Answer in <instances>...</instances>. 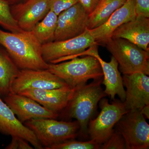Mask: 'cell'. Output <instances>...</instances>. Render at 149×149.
I'll return each mask as SVG.
<instances>
[{"label":"cell","mask_w":149,"mask_h":149,"mask_svg":"<svg viewBox=\"0 0 149 149\" xmlns=\"http://www.w3.org/2000/svg\"><path fill=\"white\" fill-rule=\"evenodd\" d=\"M0 46L19 69H48L49 64L42 56V45L31 31L13 32L0 29Z\"/></svg>","instance_id":"6da1fadb"},{"label":"cell","mask_w":149,"mask_h":149,"mask_svg":"<svg viewBox=\"0 0 149 149\" xmlns=\"http://www.w3.org/2000/svg\"><path fill=\"white\" fill-rule=\"evenodd\" d=\"M103 78L93 80L89 84L75 88L65 109L69 118L76 119L80 125V133L88 134V124L97 110L99 102L107 95L101 87Z\"/></svg>","instance_id":"7a4b0ae2"},{"label":"cell","mask_w":149,"mask_h":149,"mask_svg":"<svg viewBox=\"0 0 149 149\" xmlns=\"http://www.w3.org/2000/svg\"><path fill=\"white\" fill-rule=\"evenodd\" d=\"M47 70L72 88L86 84L88 80H99L103 77L98 61L95 57L89 55L74 58L66 62L49 64Z\"/></svg>","instance_id":"3957f363"},{"label":"cell","mask_w":149,"mask_h":149,"mask_svg":"<svg viewBox=\"0 0 149 149\" xmlns=\"http://www.w3.org/2000/svg\"><path fill=\"white\" fill-rule=\"evenodd\" d=\"M24 124L35 133L45 149L75 139L80 133V125L77 120L59 121L53 118L32 119Z\"/></svg>","instance_id":"277c9868"},{"label":"cell","mask_w":149,"mask_h":149,"mask_svg":"<svg viewBox=\"0 0 149 149\" xmlns=\"http://www.w3.org/2000/svg\"><path fill=\"white\" fill-rule=\"evenodd\" d=\"M123 74L141 72L149 74V51L122 38L110 39L105 44Z\"/></svg>","instance_id":"5b68a950"},{"label":"cell","mask_w":149,"mask_h":149,"mask_svg":"<svg viewBox=\"0 0 149 149\" xmlns=\"http://www.w3.org/2000/svg\"><path fill=\"white\" fill-rule=\"evenodd\" d=\"M113 100L109 103L107 99H102L100 103V112L96 118L91 119L88 124V134L91 139L100 145L109 138L116 123L129 111L123 102Z\"/></svg>","instance_id":"8992f818"},{"label":"cell","mask_w":149,"mask_h":149,"mask_svg":"<svg viewBox=\"0 0 149 149\" xmlns=\"http://www.w3.org/2000/svg\"><path fill=\"white\" fill-rule=\"evenodd\" d=\"M95 45H99L87 29L83 34L74 38L42 45V56L48 64L57 63L78 57Z\"/></svg>","instance_id":"52a82bcc"},{"label":"cell","mask_w":149,"mask_h":149,"mask_svg":"<svg viewBox=\"0 0 149 149\" xmlns=\"http://www.w3.org/2000/svg\"><path fill=\"white\" fill-rule=\"evenodd\" d=\"M115 126L125 140L126 149L149 148V125L140 109L128 111Z\"/></svg>","instance_id":"ba28073f"},{"label":"cell","mask_w":149,"mask_h":149,"mask_svg":"<svg viewBox=\"0 0 149 149\" xmlns=\"http://www.w3.org/2000/svg\"><path fill=\"white\" fill-rule=\"evenodd\" d=\"M67 86L64 80L47 69L20 70L12 85L11 93L18 94L28 89H54Z\"/></svg>","instance_id":"9c48e42d"},{"label":"cell","mask_w":149,"mask_h":149,"mask_svg":"<svg viewBox=\"0 0 149 149\" xmlns=\"http://www.w3.org/2000/svg\"><path fill=\"white\" fill-rule=\"evenodd\" d=\"M89 14L80 3L63 11L58 16L57 25L54 41L74 38L88 29Z\"/></svg>","instance_id":"30bf717a"},{"label":"cell","mask_w":149,"mask_h":149,"mask_svg":"<svg viewBox=\"0 0 149 149\" xmlns=\"http://www.w3.org/2000/svg\"><path fill=\"white\" fill-rule=\"evenodd\" d=\"M3 98L17 118L23 124L32 119L58 117V113L47 109L26 96L10 93Z\"/></svg>","instance_id":"8fae6325"},{"label":"cell","mask_w":149,"mask_h":149,"mask_svg":"<svg viewBox=\"0 0 149 149\" xmlns=\"http://www.w3.org/2000/svg\"><path fill=\"white\" fill-rule=\"evenodd\" d=\"M98 45H95L84 51L80 56L89 55L95 57L98 61L101 66L103 78L102 83L105 87L104 92L111 100L115 99L117 95L121 101L124 102L125 99V90L123 85V80L118 70V65L115 58L112 56L110 61H104L99 55L98 50Z\"/></svg>","instance_id":"7c38bea8"},{"label":"cell","mask_w":149,"mask_h":149,"mask_svg":"<svg viewBox=\"0 0 149 149\" xmlns=\"http://www.w3.org/2000/svg\"><path fill=\"white\" fill-rule=\"evenodd\" d=\"M50 10L49 0H25L10 6L11 13L22 30L30 31Z\"/></svg>","instance_id":"4fadbf2b"},{"label":"cell","mask_w":149,"mask_h":149,"mask_svg":"<svg viewBox=\"0 0 149 149\" xmlns=\"http://www.w3.org/2000/svg\"><path fill=\"white\" fill-rule=\"evenodd\" d=\"M123 85L126 88L123 102L128 110L141 109L149 105V77L141 72L123 74Z\"/></svg>","instance_id":"5bb4252c"},{"label":"cell","mask_w":149,"mask_h":149,"mask_svg":"<svg viewBox=\"0 0 149 149\" xmlns=\"http://www.w3.org/2000/svg\"><path fill=\"white\" fill-rule=\"evenodd\" d=\"M137 16L135 0H127L116 10L105 22L99 27L89 29L92 37L98 45H105L111 39L113 33L120 25L135 19Z\"/></svg>","instance_id":"9a60e30c"},{"label":"cell","mask_w":149,"mask_h":149,"mask_svg":"<svg viewBox=\"0 0 149 149\" xmlns=\"http://www.w3.org/2000/svg\"><path fill=\"white\" fill-rule=\"evenodd\" d=\"M75 88L67 86L54 89H28L18 94L33 99L47 109L58 113L67 106Z\"/></svg>","instance_id":"2e32d148"},{"label":"cell","mask_w":149,"mask_h":149,"mask_svg":"<svg viewBox=\"0 0 149 149\" xmlns=\"http://www.w3.org/2000/svg\"><path fill=\"white\" fill-rule=\"evenodd\" d=\"M0 133L26 140L35 149L44 148L32 130L18 120L0 97Z\"/></svg>","instance_id":"e0dca14e"},{"label":"cell","mask_w":149,"mask_h":149,"mask_svg":"<svg viewBox=\"0 0 149 149\" xmlns=\"http://www.w3.org/2000/svg\"><path fill=\"white\" fill-rule=\"evenodd\" d=\"M112 38H122L149 51V17L137 15L136 18L120 25L114 31Z\"/></svg>","instance_id":"ac0fdd59"},{"label":"cell","mask_w":149,"mask_h":149,"mask_svg":"<svg viewBox=\"0 0 149 149\" xmlns=\"http://www.w3.org/2000/svg\"><path fill=\"white\" fill-rule=\"evenodd\" d=\"M20 69L6 51L0 46V97L11 93V86Z\"/></svg>","instance_id":"d6986e66"},{"label":"cell","mask_w":149,"mask_h":149,"mask_svg":"<svg viewBox=\"0 0 149 149\" xmlns=\"http://www.w3.org/2000/svg\"><path fill=\"white\" fill-rule=\"evenodd\" d=\"M127 0H100L94 10L89 15L88 29L99 27L108 20L116 10Z\"/></svg>","instance_id":"ffe728a7"},{"label":"cell","mask_w":149,"mask_h":149,"mask_svg":"<svg viewBox=\"0 0 149 149\" xmlns=\"http://www.w3.org/2000/svg\"><path fill=\"white\" fill-rule=\"evenodd\" d=\"M57 19L58 15L50 10L45 17L30 31L41 45L54 41Z\"/></svg>","instance_id":"44dd1931"},{"label":"cell","mask_w":149,"mask_h":149,"mask_svg":"<svg viewBox=\"0 0 149 149\" xmlns=\"http://www.w3.org/2000/svg\"><path fill=\"white\" fill-rule=\"evenodd\" d=\"M0 26L9 32H18L23 31L19 28L13 17L10 6L3 0H0Z\"/></svg>","instance_id":"7402d4cb"},{"label":"cell","mask_w":149,"mask_h":149,"mask_svg":"<svg viewBox=\"0 0 149 149\" xmlns=\"http://www.w3.org/2000/svg\"><path fill=\"white\" fill-rule=\"evenodd\" d=\"M100 146L92 139L88 141H76L73 139L54 145L49 149H98Z\"/></svg>","instance_id":"603a6c76"},{"label":"cell","mask_w":149,"mask_h":149,"mask_svg":"<svg viewBox=\"0 0 149 149\" xmlns=\"http://www.w3.org/2000/svg\"><path fill=\"white\" fill-rule=\"evenodd\" d=\"M100 149H126V145L122 135L114 129L109 138L101 145Z\"/></svg>","instance_id":"cb8c5ba5"},{"label":"cell","mask_w":149,"mask_h":149,"mask_svg":"<svg viewBox=\"0 0 149 149\" xmlns=\"http://www.w3.org/2000/svg\"><path fill=\"white\" fill-rule=\"evenodd\" d=\"M78 3V0H49L50 10L58 16L63 11Z\"/></svg>","instance_id":"d4e9b609"},{"label":"cell","mask_w":149,"mask_h":149,"mask_svg":"<svg viewBox=\"0 0 149 149\" xmlns=\"http://www.w3.org/2000/svg\"><path fill=\"white\" fill-rule=\"evenodd\" d=\"M29 142L19 137H12L10 143L6 147V149H32Z\"/></svg>","instance_id":"484cf974"},{"label":"cell","mask_w":149,"mask_h":149,"mask_svg":"<svg viewBox=\"0 0 149 149\" xmlns=\"http://www.w3.org/2000/svg\"><path fill=\"white\" fill-rule=\"evenodd\" d=\"M137 15L149 17V0H135Z\"/></svg>","instance_id":"4316f807"},{"label":"cell","mask_w":149,"mask_h":149,"mask_svg":"<svg viewBox=\"0 0 149 149\" xmlns=\"http://www.w3.org/2000/svg\"><path fill=\"white\" fill-rule=\"evenodd\" d=\"M86 12L90 14L94 10L100 0H78Z\"/></svg>","instance_id":"83f0119b"},{"label":"cell","mask_w":149,"mask_h":149,"mask_svg":"<svg viewBox=\"0 0 149 149\" xmlns=\"http://www.w3.org/2000/svg\"><path fill=\"white\" fill-rule=\"evenodd\" d=\"M142 114L146 118H149V105H147L140 109Z\"/></svg>","instance_id":"f1b7e54d"},{"label":"cell","mask_w":149,"mask_h":149,"mask_svg":"<svg viewBox=\"0 0 149 149\" xmlns=\"http://www.w3.org/2000/svg\"><path fill=\"white\" fill-rule=\"evenodd\" d=\"M3 1H5L6 2L8 3L11 6L17 3L21 2L25 0H3Z\"/></svg>","instance_id":"f546056e"}]
</instances>
